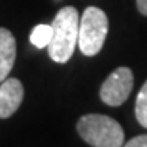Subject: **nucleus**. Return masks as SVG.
Wrapping results in <instances>:
<instances>
[{
  "label": "nucleus",
  "mask_w": 147,
  "mask_h": 147,
  "mask_svg": "<svg viewBox=\"0 0 147 147\" xmlns=\"http://www.w3.org/2000/svg\"><path fill=\"white\" fill-rule=\"evenodd\" d=\"M52 38L48 45V53L53 61L67 63L74 55L78 44L79 14L74 7H64L52 22Z\"/></svg>",
  "instance_id": "nucleus-1"
},
{
  "label": "nucleus",
  "mask_w": 147,
  "mask_h": 147,
  "mask_svg": "<svg viewBox=\"0 0 147 147\" xmlns=\"http://www.w3.org/2000/svg\"><path fill=\"white\" fill-rule=\"evenodd\" d=\"M76 129L80 138L93 147H123L124 131L109 116L84 115L79 119Z\"/></svg>",
  "instance_id": "nucleus-2"
},
{
  "label": "nucleus",
  "mask_w": 147,
  "mask_h": 147,
  "mask_svg": "<svg viewBox=\"0 0 147 147\" xmlns=\"http://www.w3.org/2000/svg\"><path fill=\"white\" fill-rule=\"evenodd\" d=\"M109 29L108 16L98 7H87L79 21L78 45L84 56H95L104 47Z\"/></svg>",
  "instance_id": "nucleus-3"
},
{
  "label": "nucleus",
  "mask_w": 147,
  "mask_h": 147,
  "mask_svg": "<svg viewBox=\"0 0 147 147\" xmlns=\"http://www.w3.org/2000/svg\"><path fill=\"white\" fill-rule=\"evenodd\" d=\"M132 87H134L132 71L128 67H119L102 83L100 97L106 105L119 106L128 100Z\"/></svg>",
  "instance_id": "nucleus-4"
},
{
  "label": "nucleus",
  "mask_w": 147,
  "mask_h": 147,
  "mask_svg": "<svg viewBox=\"0 0 147 147\" xmlns=\"http://www.w3.org/2000/svg\"><path fill=\"white\" fill-rule=\"evenodd\" d=\"M23 100V86L16 78H5L0 84V119L15 113Z\"/></svg>",
  "instance_id": "nucleus-5"
},
{
  "label": "nucleus",
  "mask_w": 147,
  "mask_h": 147,
  "mask_svg": "<svg viewBox=\"0 0 147 147\" xmlns=\"http://www.w3.org/2000/svg\"><path fill=\"white\" fill-rule=\"evenodd\" d=\"M16 56L15 37L10 30L0 27V82L8 78V74L14 67Z\"/></svg>",
  "instance_id": "nucleus-6"
},
{
  "label": "nucleus",
  "mask_w": 147,
  "mask_h": 147,
  "mask_svg": "<svg viewBox=\"0 0 147 147\" xmlns=\"http://www.w3.org/2000/svg\"><path fill=\"white\" fill-rule=\"evenodd\" d=\"M52 25H37L30 33V42L38 49L47 48L52 38Z\"/></svg>",
  "instance_id": "nucleus-7"
},
{
  "label": "nucleus",
  "mask_w": 147,
  "mask_h": 147,
  "mask_svg": "<svg viewBox=\"0 0 147 147\" xmlns=\"http://www.w3.org/2000/svg\"><path fill=\"white\" fill-rule=\"evenodd\" d=\"M135 115H136L138 123L142 127L147 128V82H144L136 97Z\"/></svg>",
  "instance_id": "nucleus-8"
},
{
  "label": "nucleus",
  "mask_w": 147,
  "mask_h": 147,
  "mask_svg": "<svg viewBox=\"0 0 147 147\" xmlns=\"http://www.w3.org/2000/svg\"><path fill=\"white\" fill-rule=\"evenodd\" d=\"M123 147H147V135H138L132 138Z\"/></svg>",
  "instance_id": "nucleus-9"
},
{
  "label": "nucleus",
  "mask_w": 147,
  "mask_h": 147,
  "mask_svg": "<svg viewBox=\"0 0 147 147\" xmlns=\"http://www.w3.org/2000/svg\"><path fill=\"white\" fill-rule=\"evenodd\" d=\"M136 7L142 15L147 16V0H136Z\"/></svg>",
  "instance_id": "nucleus-10"
}]
</instances>
